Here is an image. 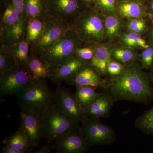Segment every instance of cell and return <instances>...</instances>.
Instances as JSON below:
<instances>
[{"mask_svg":"<svg viewBox=\"0 0 153 153\" xmlns=\"http://www.w3.org/2000/svg\"><path fill=\"white\" fill-rule=\"evenodd\" d=\"M44 138L48 142H55L60 137L79 127L55 104L51 105L41 115Z\"/></svg>","mask_w":153,"mask_h":153,"instance_id":"obj_5","label":"cell"},{"mask_svg":"<svg viewBox=\"0 0 153 153\" xmlns=\"http://www.w3.org/2000/svg\"><path fill=\"white\" fill-rule=\"evenodd\" d=\"M50 143L47 142L46 145L41 147L38 150L35 152L36 153H49L51 152L52 149H53V146L50 145Z\"/></svg>","mask_w":153,"mask_h":153,"instance_id":"obj_37","label":"cell"},{"mask_svg":"<svg viewBox=\"0 0 153 153\" xmlns=\"http://www.w3.org/2000/svg\"><path fill=\"white\" fill-rule=\"evenodd\" d=\"M17 97L21 111L41 116L55 102L54 92L48 87L46 78L33 80Z\"/></svg>","mask_w":153,"mask_h":153,"instance_id":"obj_2","label":"cell"},{"mask_svg":"<svg viewBox=\"0 0 153 153\" xmlns=\"http://www.w3.org/2000/svg\"><path fill=\"white\" fill-rule=\"evenodd\" d=\"M90 146L79 127L60 137L53 147L58 153H83Z\"/></svg>","mask_w":153,"mask_h":153,"instance_id":"obj_11","label":"cell"},{"mask_svg":"<svg viewBox=\"0 0 153 153\" xmlns=\"http://www.w3.org/2000/svg\"><path fill=\"white\" fill-rule=\"evenodd\" d=\"M27 67L33 80L48 78L50 67L39 56L31 54Z\"/></svg>","mask_w":153,"mask_h":153,"instance_id":"obj_21","label":"cell"},{"mask_svg":"<svg viewBox=\"0 0 153 153\" xmlns=\"http://www.w3.org/2000/svg\"><path fill=\"white\" fill-rule=\"evenodd\" d=\"M146 0H116V2L139 1L143 2Z\"/></svg>","mask_w":153,"mask_h":153,"instance_id":"obj_41","label":"cell"},{"mask_svg":"<svg viewBox=\"0 0 153 153\" xmlns=\"http://www.w3.org/2000/svg\"><path fill=\"white\" fill-rule=\"evenodd\" d=\"M3 143L4 146L23 151L25 153H31L33 149L21 128L13 134L5 138Z\"/></svg>","mask_w":153,"mask_h":153,"instance_id":"obj_20","label":"cell"},{"mask_svg":"<svg viewBox=\"0 0 153 153\" xmlns=\"http://www.w3.org/2000/svg\"><path fill=\"white\" fill-rule=\"evenodd\" d=\"M101 75L89 65L86 64L65 80L69 85L79 86H90L94 87H102L104 81Z\"/></svg>","mask_w":153,"mask_h":153,"instance_id":"obj_13","label":"cell"},{"mask_svg":"<svg viewBox=\"0 0 153 153\" xmlns=\"http://www.w3.org/2000/svg\"><path fill=\"white\" fill-rule=\"evenodd\" d=\"M104 20L102 14L93 9H86L76 18L71 27L83 44L102 43L106 39Z\"/></svg>","mask_w":153,"mask_h":153,"instance_id":"obj_3","label":"cell"},{"mask_svg":"<svg viewBox=\"0 0 153 153\" xmlns=\"http://www.w3.org/2000/svg\"><path fill=\"white\" fill-rule=\"evenodd\" d=\"M97 44L82 43L75 49L74 56L89 63L94 56Z\"/></svg>","mask_w":153,"mask_h":153,"instance_id":"obj_33","label":"cell"},{"mask_svg":"<svg viewBox=\"0 0 153 153\" xmlns=\"http://www.w3.org/2000/svg\"><path fill=\"white\" fill-rule=\"evenodd\" d=\"M16 65L10 47L1 44L0 49V75L5 73Z\"/></svg>","mask_w":153,"mask_h":153,"instance_id":"obj_29","label":"cell"},{"mask_svg":"<svg viewBox=\"0 0 153 153\" xmlns=\"http://www.w3.org/2000/svg\"><path fill=\"white\" fill-rule=\"evenodd\" d=\"M10 47L16 64L18 66H27L30 60V45L25 39Z\"/></svg>","mask_w":153,"mask_h":153,"instance_id":"obj_24","label":"cell"},{"mask_svg":"<svg viewBox=\"0 0 153 153\" xmlns=\"http://www.w3.org/2000/svg\"><path fill=\"white\" fill-rule=\"evenodd\" d=\"M124 67V64L111 59L108 66L107 73L111 76L118 75L122 72Z\"/></svg>","mask_w":153,"mask_h":153,"instance_id":"obj_35","label":"cell"},{"mask_svg":"<svg viewBox=\"0 0 153 153\" xmlns=\"http://www.w3.org/2000/svg\"><path fill=\"white\" fill-rule=\"evenodd\" d=\"M141 66L143 68L149 69L153 67V44L143 49L140 56Z\"/></svg>","mask_w":153,"mask_h":153,"instance_id":"obj_34","label":"cell"},{"mask_svg":"<svg viewBox=\"0 0 153 153\" xmlns=\"http://www.w3.org/2000/svg\"><path fill=\"white\" fill-rule=\"evenodd\" d=\"M135 124L142 131L153 136V107L138 118Z\"/></svg>","mask_w":153,"mask_h":153,"instance_id":"obj_31","label":"cell"},{"mask_svg":"<svg viewBox=\"0 0 153 153\" xmlns=\"http://www.w3.org/2000/svg\"><path fill=\"white\" fill-rule=\"evenodd\" d=\"M33 81L27 66L16 65L0 75L1 95H18Z\"/></svg>","mask_w":153,"mask_h":153,"instance_id":"obj_7","label":"cell"},{"mask_svg":"<svg viewBox=\"0 0 153 153\" xmlns=\"http://www.w3.org/2000/svg\"><path fill=\"white\" fill-rule=\"evenodd\" d=\"M54 95L55 104L74 122L78 124L87 118L85 108L67 88L58 85Z\"/></svg>","mask_w":153,"mask_h":153,"instance_id":"obj_10","label":"cell"},{"mask_svg":"<svg viewBox=\"0 0 153 153\" xmlns=\"http://www.w3.org/2000/svg\"><path fill=\"white\" fill-rule=\"evenodd\" d=\"M113 98L109 93H99L92 102L85 108L88 117H107L112 106Z\"/></svg>","mask_w":153,"mask_h":153,"instance_id":"obj_16","label":"cell"},{"mask_svg":"<svg viewBox=\"0 0 153 153\" xmlns=\"http://www.w3.org/2000/svg\"><path fill=\"white\" fill-rule=\"evenodd\" d=\"M151 79L137 61L125 65L121 74L112 76L102 87L108 89L114 100L145 102L153 99Z\"/></svg>","mask_w":153,"mask_h":153,"instance_id":"obj_1","label":"cell"},{"mask_svg":"<svg viewBox=\"0 0 153 153\" xmlns=\"http://www.w3.org/2000/svg\"><path fill=\"white\" fill-rule=\"evenodd\" d=\"M27 20L22 18L15 24L1 27V44L11 47L25 39Z\"/></svg>","mask_w":153,"mask_h":153,"instance_id":"obj_15","label":"cell"},{"mask_svg":"<svg viewBox=\"0 0 153 153\" xmlns=\"http://www.w3.org/2000/svg\"><path fill=\"white\" fill-rule=\"evenodd\" d=\"M125 27L128 32L142 35L148 30L147 20L146 18L129 19L126 23Z\"/></svg>","mask_w":153,"mask_h":153,"instance_id":"obj_32","label":"cell"},{"mask_svg":"<svg viewBox=\"0 0 153 153\" xmlns=\"http://www.w3.org/2000/svg\"><path fill=\"white\" fill-rule=\"evenodd\" d=\"M8 1H9V0H1V4L2 5L4 6L6 3Z\"/></svg>","mask_w":153,"mask_h":153,"instance_id":"obj_43","label":"cell"},{"mask_svg":"<svg viewBox=\"0 0 153 153\" xmlns=\"http://www.w3.org/2000/svg\"><path fill=\"white\" fill-rule=\"evenodd\" d=\"M76 88L74 94L79 104L85 108L94 100L99 93L96 92V87L90 86H79Z\"/></svg>","mask_w":153,"mask_h":153,"instance_id":"obj_27","label":"cell"},{"mask_svg":"<svg viewBox=\"0 0 153 153\" xmlns=\"http://www.w3.org/2000/svg\"><path fill=\"white\" fill-rule=\"evenodd\" d=\"M89 63L76 57L55 68H50L48 78L52 82L59 85L79 70Z\"/></svg>","mask_w":153,"mask_h":153,"instance_id":"obj_14","label":"cell"},{"mask_svg":"<svg viewBox=\"0 0 153 153\" xmlns=\"http://www.w3.org/2000/svg\"><path fill=\"white\" fill-rule=\"evenodd\" d=\"M104 25L106 39L113 41L121 33L123 26L121 17L118 14L104 16Z\"/></svg>","mask_w":153,"mask_h":153,"instance_id":"obj_22","label":"cell"},{"mask_svg":"<svg viewBox=\"0 0 153 153\" xmlns=\"http://www.w3.org/2000/svg\"><path fill=\"white\" fill-rule=\"evenodd\" d=\"M47 0H25V15L27 20L47 19Z\"/></svg>","mask_w":153,"mask_h":153,"instance_id":"obj_19","label":"cell"},{"mask_svg":"<svg viewBox=\"0 0 153 153\" xmlns=\"http://www.w3.org/2000/svg\"><path fill=\"white\" fill-rule=\"evenodd\" d=\"M92 9L104 16L118 14L116 0H94Z\"/></svg>","mask_w":153,"mask_h":153,"instance_id":"obj_30","label":"cell"},{"mask_svg":"<svg viewBox=\"0 0 153 153\" xmlns=\"http://www.w3.org/2000/svg\"><path fill=\"white\" fill-rule=\"evenodd\" d=\"M99 119L88 117L82 123L81 131L90 145L111 144L116 139L114 130Z\"/></svg>","mask_w":153,"mask_h":153,"instance_id":"obj_8","label":"cell"},{"mask_svg":"<svg viewBox=\"0 0 153 153\" xmlns=\"http://www.w3.org/2000/svg\"><path fill=\"white\" fill-rule=\"evenodd\" d=\"M5 10L1 18V27L10 26L17 23L22 17L10 0L4 5Z\"/></svg>","mask_w":153,"mask_h":153,"instance_id":"obj_28","label":"cell"},{"mask_svg":"<svg viewBox=\"0 0 153 153\" xmlns=\"http://www.w3.org/2000/svg\"><path fill=\"white\" fill-rule=\"evenodd\" d=\"M118 37L123 46L134 50L144 49L150 46L140 34L128 32L121 33Z\"/></svg>","mask_w":153,"mask_h":153,"instance_id":"obj_25","label":"cell"},{"mask_svg":"<svg viewBox=\"0 0 153 153\" xmlns=\"http://www.w3.org/2000/svg\"><path fill=\"white\" fill-rule=\"evenodd\" d=\"M21 128L33 149L39 146L44 138L41 116L21 111Z\"/></svg>","mask_w":153,"mask_h":153,"instance_id":"obj_12","label":"cell"},{"mask_svg":"<svg viewBox=\"0 0 153 153\" xmlns=\"http://www.w3.org/2000/svg\"><path fill=\"white\" fill-rule=\"evenodd\" d=\"M116 7L117 14L121 18L128 20L139 18L153 19V16L141 2H116Z\"/></svg>","mask_w":153,"mask_h":153,"instance_id":"obj_18","label":"cell"},{"mask_svg":"<svg viewBox=\"0 0 153 153\" xmlns=\"http://www.w3.org/2000/svg\"><path fill=\"white\" fill-rule=\"evenodd\" d=\"M149 12L153 16V0L149 4Z\"/></svg>","mask_w":153,"mask_h":153,"instance_id":"obj_40","label":"cell"},{"mask_svg":"<svg viewBox=\"0 0 153 153\" xmlns=\"http://www.w3.org/2000/svg\"><path fill=\"white\" fill-rule=\"evenodd\" d=\"M113 49L108 44L99 43L97 45L94 56L89 64L100 75H105L107 73L108 66L112 59Z\"/></svg>","mask_w":153,"mask_h":153,"instance_id":"obj_17","label":"cell"},{"mask_svg":"<svg viewBox=\"0 0 153 153\" xmlns=\"http://www.w3.org/2000/svg\"><path fill=\"white\" fill-rule=\"evenodd\" d=\"M111 56L114 60L125 65L136 61L139 56L134 49L122 45L113 49Z\"/></svg>","mask_w":153,"mask_h":153,"instance_id":"obj_26","label":"cell"},{"mask_svg":"<svg viewBox=\"0 0 153 153\" xmlns=\"http://www.w3.org/2000/svg\"><path fill=\"white\" fill-rule=\"evenodd\" d=\"M82 44L75 30L71 27L53 46L39 57L50 68H55L74 57L75 49Z\"/></svg>","mask_w":153,"mask_h":153,"instance_id":"obj_4","label":"cell"},{"mask_svg":"<svg viewBox=\"0 0 153 153\" xmlns=\"http://www.w3.org/2000/svg\"><path fill=\"white\" fill-rule=\"evenodd\" d=\"M87 9L92 8L94 0H81Z\"/></svg>","mask_w":153,"mask_h":153,"instance_id":"obj_39","label":"cell"},{"mask_svg":"<svg viewBox=\"0 0 153 153\" xmlns=\"http://www.w3.org/2000/svg\"><path fill=\"white\" fill-rule=\"evenodd\" d=\"M149 36L151 42H152L153 44V27L151 29L150 32Z\"/></svg>","mask_w":153,"mask_h":153,"instance_id":"obj_42","label":"cell"},{"mask_svg":"<svg viewBox=\"0 0 153 153\" xmlns=\"http://www.w3.org/2000/svg\"><path fill=\"white\" fill-rule=\"evenodd\" d=\"M46 20L33 19L27 20L25 39L30 46L37 42L43 33Z\"/></svg>","mask_w":153,"mask_h":153,"instance_id":"obj_23","label":"cell"},{"mask_svg":"<svg viewBox=\"0 0 153 153\" xmlns=\"http://www.w3.org/2000/svg\"><path fill=\"white\" fill-rule=\"evenodd\" d=\"M22 17L26 18L25 10V0H10Z\"/></svg>","mask_w":153,"mask_h":153,"instance_id":"obj_36","label":"cell"},{"mask_svg":"<svg viewBox=\"0 0 153 153\" xmlns=\"http://www.w3.org/2000/svg\"><path fill=\"white\" fill-rule=\"evenodd\" d=\"M151 80H152L153 82V67L152 68V73H151Z\"/></svg>","mask_w":153,"mask_h":153,"instance_id":"obj_44","label":"cell"},{"mask_svg":"<svg viewBox=\"0 0 153 153\" xmlns=\"http://www.w3.org/2000/svg\"><path fill=\"white\" fill-rule=\"evenodd\" d=\"M86 7L81 0H47V19L71 27Z\"/></svg>","mask_w":153,"mask_h":153,"instance_id":"obj_6","label":"cell"},{"mask_svg":"<svg viewBox=\"0 0 153 153\" xmlns=\"http://www.w3.org/2000/svg\"><path fill=\"white\" fill-rule=\"evenodd\" d=\"M71 27L62 22L46 19L43 33L37 42L30 46L31 55L40 56L50 48Z\"/></svg>","mask_w":153,"mask_h":153,"instance_id":"obj_9","label":"cell"},{"mask_svg":"<svg viewBox=\"0 0 153 153\" xmlns=\"http://www.w3.org/2000/svg\"><path fill=\"white\" fill-rule=\"evenodd\" d=\"M1 153H25L23 151L18 150L10 147L4 146L2 149Z\"/></svg>","mask_w":153,"mask_h":153,"instance_id":"obj_38","label":"cell"}]
</instances>
